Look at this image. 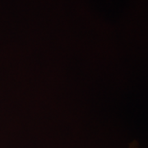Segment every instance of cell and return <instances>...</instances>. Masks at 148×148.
<instances>
[{
    "label": "cell",
    "instance_id": "obj_1",
    "mask_svg": "<svg viewBox=\"0 0 148 148\" xmlns=\"http://www.w3.org/2000/svg\"><path fill=\"white\" fill-rule=\"evenodd\" d=\"M129 148H139V147H138V143H137L136 141L132 142V143H131V145H130V147H129Z\"/></svg>",
    "mask_w": 148,
    "mask_h": 148
}]
</instances>
